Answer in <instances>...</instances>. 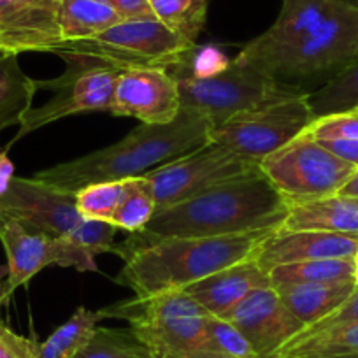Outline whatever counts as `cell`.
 <instances>
[{"instance_id":"obj_1","label":"cell","mask_w":358,"mask_h":358,"mask_svg":"<svg viewBox=\"0 0 358 358\" xmlns=\"http://www.w3.org/2000/svg\"><path fill=\"white\" fill-rule=\"evenodd\" d=\"M358 60V0H283L276 22L234 58L280 81L329 83Z\"/></svg>"},{"instance_id":"obj_2","label":"cell","mask_w":358,"mask_h":358,"mask_svg":"<svg viewBox=\"0 0 358 358\" xmlns=\"http://www.w3.org/2000/svg\"><path fill=\"white\" fill-rule=\"evenodd\" d=\"M271 234L151 237L136 232L116 246V253L125 260L116 281L136 292V297L185 290L230 265L253 260Z\"/></svg>"},{"instance_id":"obj_3","label":"cell","mask_w":358,"mask_h":358,"mask_svg":"<svg viewBox=\"0 0 358 358\" xmlns=\"http://www.w3.org/2000/svg\"><path fill=\"white\" fill-rule=\"evenodd\" d=\"M211 130L213 123L209 118L197 111L181 108L171 123H141L118 143L44 169L36 172L34 178L74 194L88 185L102 181L139 178L209 144Z\"/></svg>"},{"instance_id":"obj_4","label":"cell","mask_w":358,"mask_h":358,"mask_svg":"<svg viewBox=\"0 0 358 358\" xmlns=\"http://www.w3.org/2000/svg\"><path fill=\"white\" fill-rule=\"evenodd\" d=\"M290 206L264 174H248L188 201L157 209L143 230L151 237H220L274 232Z\"/></svg>"},{"instance_id":"obj_5","label":"cell","mask_w":358,"mask_h":358,"mask_svg":"<svg viewBox=\"0 0 358 358\" xmlns=\"http://www.w3.org/2000/svg\"><path fill=\"white\" fill-rule=\"evenodd\" d=\"M102 320H127L151 358H209V313L187 292L134 297L101 309Z\"/></svg>"},{"instance_id":"obj_6","label":"cell","mask_w":358,"mask_h":358,"mask_svg":"<svg viewBox=\"0 0 358 358\" xmlns=\"http://www.w3.org/2000/svg\"><path fill=\"white\" fill-rule=\"evenodd\" d=\"M167 72L178 83L181 108L204 115L213 123V129L243 111L308 94L302 86L280 81L234 60L213 74L195 76L183 69Z\"/></svg>"},{"instance_id":"obj_7","label":"cell","mask_w":358,"mask_h":358,"mask_svg":"<svg viewBox=\"0 0 358 358\" xmlns=\"http://www.w3.org/2000/svg\"><path fill=\"white\" fill-rule=\"evenodd\" d=\"M197 44H190L158 20H123L90 39L62 43L51 53L85 55L123 69H169L188 60Z\"/></svg>"},{"instance_id":"obj_8","label":"cell","mask_w":358,"mask_h":358,"mask_svg":"<svg viewBox=\"0 0 358 358\" xmlns=\"http://www.w3.org/2000/svg\"><path fill=\"white\" fill-rule=\"evenodd\" d=\"M67 69L55 79L37 81V90H50L51 99L39 108H32L20 123L15 141L37 129L72 115L111 111L115 86L123 69L85 55L57 53Z\"/></svg>"},{"instance_id":"obj_9","label":"cell","mask_w":358,"mask_h":358,"mask_svg":"<svg viewBox=\"0 0 358 358\" xmlns=\"http://www.w3.org/2000/svg\"><path fill=\"white\" fill-rule=\"evenodd\" d=\"M260 171L288 206L339 194L358 171L323 148L308 130L260 162Z\"/></svg>"},{"instance_id":"obj_10","label":"cell","mask_w":358,"mask_h":358,"mask_svg":"<svg viewBox=\"0 0 358 358\" xmlns=\"http://www.w3.org/2000/svg\"><path fill=\"white\" fill-rule=\"evenodd\" d=\"M260 172V164L220 144L209 143L172 160L143 178L151 188L157 209L188 201L213 187Z\"/></svg>"},{"instance_id":"obj_11","label":"cell","mask_w":358,"mask_h":358,"mask_svg":"<svg viewBox=\"0 0 358 358\" xmlns=\"http://www.w3.org/2000/svg\"><path fill=\"white\" fill-rule=\"evenodd\" d=\"M308 94L232 116L211 130V143L260 164L267 155L301 136L315 122Z\"/></svg>"},{"instance_id":"obj_12","label":"cell","mask_w":358,"mask_h":358,"mask_svg":"<svg viewBox=\"0 0 358 358\" xmlns=\"http://www.w3.org/2000/svg\"><path fill=\"white\" fill-rule=\"evenodd\" d=\"M0 241L8 255V278L0 285L2 302H8L16 288L29 283L50 265L76 271H97L95 257L67 237H53L30 229L15 216L0 211Z\"/></svg>"},{"instance_id":"obj_13","label":"cell","mask_w":358,"mask_h":358,"mask_svg":"<svg viewBox=\"0 0 358 358\" xmlns=\"http://www.w3.org/2000/svg\"><path fill=\"white\" fill-rule=\"evenodd\" d=\"M0 211L30 229L53 237H69L88 218L79 213L74 192L37 178H13L0 197Z\"/></svg>"},{"instance_id":"obj_14","label":"cell","mask_w":358,"mask_h":358,"mask_svg":"<svg viewBox=\"0 0 358 358\" xmlns=\"http://www.w3.org/2000/svg\"><path fill=\"white\" fill-rule=\"evenodd\" d=\"M179 111L178 83L165 69H127L120 74L111 115L129 116L146 125H165L176 120Z\"/></svg>"},{"instance_id":"obj_15","label":"cell","mask_w":358,"mask_h":358,"mask_svg":"<svg viewBox=\"0 0 358 358\" xmlns=\"http://www.w3.org/2000/svg\"><path fill=\"white\" fill-rule=\"evenodd\" d=\"M227 320L246 337L258 358H271L306 329L273 287L248 295Z\"/></svg>"},{"instance_id":"obj_16","label":"cell","mask_w":358,"mask_h":358,"mask_svg":"<svg viewBox=\"0 0 358 358\" xmlns=\"http://www.w3.org/2000/svg\"><path fill=\"white\" fill-rule=\"evenodd\" d=\"M62 0H0V53H51L62 44Z\"/></svg>"},{"instance_id":"obj_17","label":"cell","mask_w":358,"mask_h":358,"mask_svg":"<svg viewBox=\"0 0 358 358\" xmlns=\"http://www.w3.org/2000/svg\"><path fill=\"white\" fill-rule=\"evenodd\" d=\"M358 236L318 232V230L278 229L262 243L255 260L265 271L285 264L322 258H355Z\"/></svg>"},{"instance_id":"obj_18","label":"cell","mask_w":358,"mask_h":358,"mask_svg":"<svg viewBox=\"0 0 358 358\" xmlns=\"http://www.w3.org/2000/svg\"><path fill=\"white\" fill-rule=\"evenodd\" d=\"M268 287H273L268 273L253 258L218 271L183 292L211 316L227 320L248 295Z\"/></svg>"},{"instance_id":"obj_19","label":"cell","mask_w":358,"mask_h":358,"mask_svg":"<svg viewBox=\"0 0 358 358\" xmlns=\"http://www.w3.org/2000/svg\"><path fill=\"white\" fill-rule=\"evenodd\" d=\"M283 304L304 323L315 325L336 311L355 290V280L329 283H281L273 285Z\"/></svg>"},{"instance_id":"obj_20","label":"cell","mask_w":358,"mask_h":358,"mask_svg":"<svg viewBox=\"0 0 358 358\" xmlns=\"http://www.w3.org/2000/svg\"><path fill=\"white\" fill-rule=\"evenodd\" d=\"M281 229L358 236V199L336 194L318 201L295 204L290 208Z\"/></svg>"},{"instance_id":"obj_21","label":"cell","mask_w":358,"mask_h":358,"mask_svg":"<svg viewBox=\"0 0 358 358\" xmlns=\"http://www.w3.org/2000/svg\"><path fill=\"white\" fill-rule=\"evenodd\" d=\"M36 92L37 81L22 71L18 55L0 53V132L22 123Z\"/></svg>"},{"instance_id":"obj_22","label":"cell","mask_w":358,"mask_h":358,"mask_svg":"<svg viewBox=\"0 0 358 358\" xmlns=\"http://www.w3.org/2000/svg\"><path fill=\"white\" fill-rule=\"evenodd\" d=\"M123 22L108 0H62V43L90 39Z\"/></svg>"},{"instance_id":"obj_23","label":"cell","mask_w":358,"mask_h":358,"mask_svg":"<svg viewBox=\"0 0 358 358\" xmlns=\"http://www.w3.org/2000/svg\"><path fill=\"white\" fill-rule=\"evenodd\" d=\"M101 320L99 311L78 308L64 325L39 344V358H74L92 339Z\"/></svg>"},{"instance_id":"obj_24","label":"cell","mask_w":358,"mask_h":358,"mask_svg":"<svg viewBox=\"0 0 358 358\" xmlns=\"http://www.w3.org/2000/svg\"><path fill=\"white\" fill-rule=\"evenodd\" d=\"M355 276V258H322L297 264H285L268 271L273 285L281 283H329L348 281Z\"/></svg>"},{"instance_id":"obj_25","label":"cell","mask_w":358,"mask_h":358,"mask_svg":"<svg viewBox=\"0 0 358 358\" xmlns=\"http://www.w3.org/2000/svg\"><path fill=\"white\" fill-rule=\"evenodd\" d=\"M308 102L316 118L358 109V60L316 92H309Z\"/></svg>"},{"instance_id":"obj_26","label":"cell","mask_w":358,"mask_h":358,"mask_svg":"<svg viewBox=\"0 0 358 358\" xmlns=\"http://www.w3.org/2000/svg\"><path fill=\"white\" fill-rule=\"evenodd\" d=\"M155 18L181 39L195 44L208 18L209 0H148Z\"/></svg>"},{"instance_id":"obj_27","label":"cell","mask_w":358,"mask_h":358,"mask_svg":"<svg viewBox=\"0 0 358 358\" xmlns=\"http://www.w3.org/2000/svg\"><path fill=\"white\" fill-rule=\"evenodd\" d=\"M157 213L151 188L143 176L125 179V195L113 216V225L130 234L143 232L153 215Z\"/></svg>"},{"instance_id":"obj_28","label":"cell","mask_w":358,"mask_h":358,"mask_svg":"<svg viewBox=\"0 0 358 358\" xmlns=\"http://www.w3.org/2000/svg\"><path fill=\"white\" fill-rule=\"evenodd\" d=\"M74 358H151L148 348L129 329L97 327L92 339Z\"/></svg>"},{"instance_id":"obj_29","label":"cell","mask_w":358,"mask_h":358,"mask_svg":"<svg viewBox=\"0 0 358 358\" xmlns=\"http://www.w3.org/2000/svg\"><path fill=\"white\" fill-rule=\"evenodd\" d=\"M123 195H125V179L88 185L76 192L78 209L85 218L109 223L113 222L116 209L122 204Z\"/></svg>"},{"instance_id":"obj_30","label":"cell","mask_w":358,"mask_h":358,"mask_svg":"<svg viewBox=\"0 0 358 358\" xmlns=\"http://www.w3.org/2000/svg\"><path fill=\"white\" fill-rule=\"evenodd\" d=\"M308 132L315 139H358V115L341 113L316 118Z\"/></svg>"},{"instance_id":"obj_31","label":"cell","mask_w":358,"mask_h":358,"mask_svg":"<svg viewBox=\"0 0 358 358\" xmlns=\"http://www.w3.org/2000/svg\"><path fill=\"white\" fill-rule=\"evenodd\" d=\"M358 322V288L336 309L334 313H330L327 318L320 320L315 325L306 327L299 336H309V334L323 332V330L329 329H337V327L350 325V323Z\"/></svg>"},{"instance_id":"obj_32","label":"cell","mask_w":358,"mask_h":358,"mask_svg":"<svg viewBox=\"0 0 358 358\" xmlns=\"http://www.w3.org/2000/svg\"><path fill=\"white\" fill-rule=\"evenodd\" d=\"M0 358H39V344L0 322Z\"/></svg>"},{"instance_id":"obj_33","label":"cell","mask_w":358,"mask_h":358,"mask_svg":"<svg viewBox=\"0 0 358 358\" xmlns=\"http://www.w3.org/2000/svg\"><path fill=\"white\" fill-rule=\"evenodd\" d=\"M123 20H157L148 0H108Z\"/></svg>"},{"instance_id":"obj_34","label":"cell","mask_w":358,"mask_h":358,"mask_svg":"<svg viewBox=\"0 0 358 358\" xmlns=\"http://www.w3.org/2000/svg\"><path fill=\"white\" fill-rule=\"evenodd\" d=\"M323 148L339 157L341 160L358 169V139H316Z\"/></svg>"},{"instance_id":"obj_35","label":"cell","mask_w":358,"mask_h":358,"mask_svg":"<svg viewBox=\"0 0 358 358\" xmlns=\"http://www.w3.org/2000/svg\"><path fill=\"white\" fill-rule=\"evenodd\" d=\"M339 194L348 195V197L358 199V171L355 172V174L350 178V181H348V183L341 188Z\"/></svg>"},{"instance_id":"obj_36","label":"cell","mask_w":358,"mask_h":358,"mask_svg":"<svg viewBox=\"0 0 358 358\" xmlns=\"http://www.w3.org/2000/svg\"><path fill=\"white\" fill-rule=\"evenodd\" d=\"M353 280H355V285H357V288H358V251H357V255H355V276H353Z\"/></svg>"},{"instance_id":"obj_37","label":"cell","mask_w":358,"mask_h":358,"mask_svg":"<svg viewBox=\"0 0 358 358\" xmlns=\"http://www.w3.org/2000/svg\"><path fill=\"white\" fill-rule=\"evenodd\" d=\"M2 285V283H0ZM2 306H4V302H2V297H0V308H2Z\"/></svg>"},{"instance_id":"obj_38","label":"cell","mask_w":358,"mask_h":358,"mask_svg":"<svg viewBox=\"0 0 358 358\" xmlns=\"http://www.w3.org/2000/svg\"><path fill=\"white\" fill-rule=\"evenodd\" d=\"M351 113H355V115H358V109H355V111H351Z\"/></svg>"}]
</instances>
